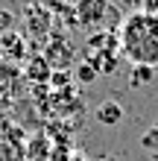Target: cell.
<instances>
[{
  "instance_id": "3957f363",
  "label": "cell",
  "mask_w": 158,
  "mask_h": 161,
  "mask_svg": "<svg viewBox=\"0 0 158 161\" xmlns=\"http://www.w3.org/2000/svg\"><path fill=\"white\" fill-rule=\"evenodd\" d=\"M26 41H24V35L21 32H3L0 35V59H6V62H12V64H18L26 56Z\"/></svg>"
},
{
  "instance_id": "7a4b0ae2",
  "label": "cell",
  "mask_w": 158,
  "mask_h": 161,
  "mask_svg": "<svg viewBox=\"0 0 158 161\" xmlns=\"http://www.w3.org/2000/svg\"><path fill=\"white\" fill-rule=\"evenodd\" d=\"M73 18H76L79 26L85 30H106L111 26L108 21L123 24V12L117 6H111V0H76L73 3Z\"/></svg>"
},
{
  "instance_id": "6da1fadb",
  "label": "cell",
  "mask_w": 158,
  "mask_h": 161,
  "mask_svg": "<svg viewBox=\"0 0 158 161\" xmlns=\"http://www.w3.org/2000/svg\"><path fill=\"white\" fill-rule=\"evenodd\" d=\"M117 44L129 64L158 68V18L146 12L126 15L117 30Z\"/></svg>"
},
{
  "instance_id": "30bf717a",
  "label": "cell",
  "mask_w": 158,
  "mask_h": 161,
  "mask_svg": "<svg viewBox=\"0 0 158 161\" xmlns=\"http://www.w3.org/2000/svg\"><path fill=\"white\" fill-rule=\"evenodd\" d=\"M141 147L146 149V153H155L158 155V126H150L141 135Z\"/></svg>"
},
{
  "instance_id": "ba28073f",
  "label": "cell",
  "mask_w": 158,
  "mask_h": 161,
  "mask_svg": "<svg viewBox=\"0 0 158 161\" xmlns=\"http://www.w3.org/2000/svg\"><path fill=\"white\" fill-rule=\"evenodd\" d=\"M155 76V68H146V64H132V73H129V85L138 88V85H150Z\"/></svg>"
},
{
  "instance_id": "5b68a950",
  "label": "cell",
  "mask_w": 158,
  "mask_h": 161,
  "mask_svg": "<svg viewBox=\"0 0 158 161\" xmlns=\"http://www.w3.org/2000/svg\"><path fill=\"white\" fill-rule=\"evenodd\" d=\"M88 62L97 70V76L100 73H114L117 70V50H94V53H88Z\"/></svg>"
},
{
  "instance_id": "277c9868",
  "label": "cell",
  "mask_w": 158,
  "mask_h": 161,
  "mask_svg": "<svg viewBox=\"0 0 158 161\" xmlns=\"http://www.w3.org/2000/svg\"><path fill=\"white\" fill-rule=\"evenodd\" d=\"M94 120L103 123V126H117L120 120H123V106H120L117 100H106L100 103V106L94 108Z\"/></svg>"
},
{
  "instance_id": "52a82bcc",
  "label": "cell",
  "mask_w": 158,
  "mask_h": 161,
  "mask_svg": "<svg viewBox=\"0 0 158 161\" xmlns=\"http://www.w3.org/2000/svg\"><path fill=\"white\" fill-rule=\"evenodd\" d=\"M26 76L41 82V79H50V62L44 59V56H35V59L26 64Z\"/></svg>"
},
{
  "instance_id": "8fae6325",
  "label": "cell",
  "mask_w": 158,
  "mask_h": 161,
  "mask_svg": "<svg viewBox=\"0 0 158 161\" xmlns=\"http://www.w3.org/2000/svg\"><path fill=\"white\" fill-rule=\"evenodd\" d=\"M117 9L126 15H135V12H144V0H117Z\"/></svg>"
},
{
  "instance_id": "9c48e42d",
  "label": "cell",
  "mask_w": 158,
  "mask_h": 161,
  "mask_svg": "<svg viewBox=\"0 0 158 161\" xmlns=\"http://www.w3.org/2000/svg\"><path fill=\"white\" fill-rule=\"evenodd\" d=\"M94 79H97V70L91 68V62H79L76 64V82L79 85H91Z\"/></svg>"
},
{
  "instance_id": "8992f818",
  "label": "cell",
  "mask_w": 158,
  "mask_h": 161,
  "mask_svg": "<svg viewBox=\"0 0 158 161\" xmlns=\"http://www.w3.org/2000/svg\"><path fill=\"white\" fill-rule=\"evenodd\" d=\"M18 79H21V70H18V64L0 59V94H12L18 88Z\"/></svg>"
},
{
  "instance_id": "5bb4252c",
  "label": "cell",
  "mask_w": 158,
  "mask_h": 161,
  "mask_svg": "<svg viewBox=\"0 0 158 161\" xmlns=\"http://www.w3.org/2000/svg\"><path fill=\"white\" fill-rule=\"evenodd\" d=\"M62 3H70V0H62ZM73 3H76V0H73Z\"/></svg>"
},
{
  "instance_id": "4fadbf2b",
  "label": "cell",
  "mask_w": 158,
  "mask_h": 161,
  "mask_svg": "<svg viewBox=\"0 0 158 161\" xmlns=\"http://www.w3.org/2000/svg\"><path fill=\"white\" fill-rule=\"evenodd\" d=\"M144 12L158 18V0H144Z\"/></svg>"
},
{
  "instance_id": "7c38bea8",
  "label": "cell",
  "mask_w": 158,
  "mask_h": 161,
  "mask_svg": "<svg viewBox=\"0 0 158 161\" xmlns=\"http://www.w3.org/2000/svg\"><path fill=\"white\" fill-rule=\"evenodd\" d=\"M12 26H15V15L6 12V9H0V35H3V32H12Z\"/></svg>"
}]
</instances>
